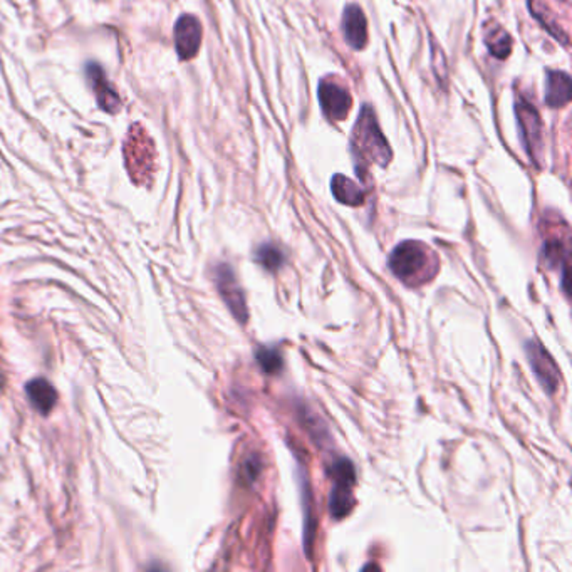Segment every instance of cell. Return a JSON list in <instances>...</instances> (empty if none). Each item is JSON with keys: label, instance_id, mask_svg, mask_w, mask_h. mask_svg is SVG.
I'll list each match as a JSON object with an SVG mask.
<instances>
[{"label": "cell", "instance_id": "cell-1", "mask_svg": "<svg viewBox=\"0 0 572 572\" xmlns=\"http://www.w3.org/2000/svg\"><path fill=\"white\" fill-rule=\"evenodd\" d=\"M351 151L356 159V170L359 168V173L363 172V167L368 163L387 167L393 158L391 148L370 106H363L359 113L358 123L355 125L351 136Z\"/></svg>", "mask_w": 572, "mask_h": 572}, {"label": "cell", "instance_id": "cell-2", "mask_svg": "<svg viewBox=\"0 0 572 572\" xmlns=\"http://www.w3.org/2000/svg\"><path fill=\"white\" fill-rule=\"evenodd\" d=\"M389 271L406 286H421L429 281L437 271L438 264L431 256L425 243L406 241L395 247L389 256Z\"/></svg>", "mask_w": 572, "mask_h": 572}, {"label": "cell", "instance_id": "cell-3", "mask_svg": "<svg viewBox=\"0 0 572 572\" xmlns=\"http://www.w3.org/2000/svg\"><path fill=\"white\" fill-rule=\"evenodd\" d=\"M125 151V161L129 175L135 182L143 184L148 176L155 170V143L150 138V135L144 131L142 125H133L128 131L127 142L123 146Z\"/></svg>", "mask_w": 572, "mask_h": 572}, {"label": "cell", "instance_id": "cell-4", "mask_svg": "<svg viewBox=\"0 0 572 572\" xmlns=\"http://www.w3.org/2000/svg\"><path fill=\"white\" fill-rule=\"evenodd\" d=\"M332 488L330 494V512L336 520L344 519L355 509L353 486H356V472L347 458H339L331 467Z\"/></svg>", "mask_w": 572, "mask_h": 572}, {"label": "cell", "instance_id": "cell-5", "mask_svg": "<svg viewBox=\"0 0 572 572\" xmlns=\"http://www.w3.org/2000/svg\"><path fill=\"white\" fill-rule=\"evenodd\" d=\"M317 94H319L321 110L328 119L343 121L347 118L351 108H353V98L341 83H338L336 79L326 78L321 81Z\"/></svg>", "mask_w": 572, "mask_h": 572}, {"label": "cell", "instance_id": "cell-6", "mask_svg": "<svg viewBox=\"0 0 572 572\" xmlns=\"http://www.w3.org/2000/svg\"><path fill=\"white\" fill-rule=\"evenodd\" d=\"M526 355L529 359L534 376L543 385V389L549 395H552L560 383V372L556 361L549 355V351L543 347V344L537 341H529L526 344Z\"/></svg>", "mask_w": 572, "mask_h": 572}, {"label": "cell", "instance_id": "cell-7", "mask_svg": "<svg viewBox=\"0 0 572 572\" xmlns=\"http://www.w3.org/2000/svg\"><path fill=\"white\" fill-rule=\"evenodd\" d=\"M201 36H203V30H201L200 20L195 15H182L176 20L173 37H175V49L182 61H190L199 54Z\"/></svg>", "mask_w": 572, "mask_h": 572}, {"label": "cell", "instance_id": "cell-8", "mask_svg": "<svg viewBox=\"0 0 572 572\" xmlns=\"http://www.w3.org/2000/svg\"><path fill=\"white\" fill-rule=\"evenodd\" d=\"M217 287L220 290L222 299L227 304L230 313L235 315V319H239L243 324L247 321V317H249L247 302H245L242 289H241L237 279H235V274L230 269L229 266H220L217 269Z\"/></svg>", "mask_w": 572, "mask_h": 572}, {"label": "cell", "instance_id": "cell-9", "mask_svg": "<svg viewBox=\"0 0 572 572\" xmlns=\"http://www.w3.org/2000/svg\"><path fill=\"white\" fill-rule=\"evenodd\" d=\"M515 115L520 125L524 144L532 158L537 157L543 143V125L535 108L527 101L519 100L515 102Z\"/></svg>", "mask_w": 572, "mask_h": 572}, {"label": "cell", "instance_id": "cell-10", "mask_svg": "<svg viewBox=\"0 0 572 572\" xmlns=\"http://www.w3.org/2000/svg\"><path fill=\"white\" fill-rule=\"evenodd\" d=\"M86 79L89 86L96 94V100H98L101 110L106 111V113L116 115L121 110L123 102H121L119 94L116 93L115 87L111 86L110 81L106 79V74L102 71L100 64L87 62Z\"/></svg>", "mask_w": 572, "mask_h": 572}, {"label": "cell", "instance_id": "cell-11", "mask_svg": "<svg viewBox=\"0 0 572 572\" xmlns=\"http://www.w3.org/2000/svg\"><path fill=\"white\" fill-rule=\"evenodd\" d=\"M343 32L346 43L353 49H363L368 44V22L359 5H347L343 15Z\"/></svg>", "mask_w": 572, "mask_h": 572}, {"label": "cell", "instance_id": "cell-12", "mask_svg": "<svg viewBox=\"0 0 572 572\" xmlns=\"http://www.w3.org/2000/svg\"><path fill=\"white\" fill-rule=\"evenodd\" d=\"M571 101V78L568 72L549 71L545 79V102L551 108H564Z\"/></svg>", "mask_w": 572, "mask_h": 572}, {"label": "cell", "instance_id": "cell-13", "mask_svg": "<svg viewBox=\"0 0 572 572\" xmlns=\"http://www.w3.org/2000/svg\"><path fill=\"white\" fill-rule=\"evenodd\" d=\"M26 391H28V396H29L32 406H34L37 412L44 413V415H47L49 412H53V408L56 406L58 393H56V389L53 388V385H51L47 380H43V378L32 380L30 383H28Z\"/></svg>", "mask_w": 572, "mask_h": 572}, {"label": "cell", "instance_id": "cell-14", "mask_svg": "<svg viewBox=\"0 0 572 572\" xmlns=\"http://www.w3.org/2000/svg\"><path fill=\"white\" fill-rule=\"evenodd\" d=\"M484 41H486V49L497 59H507L512 53V37L497 22L486 24Z\"/></svg>", "mask_w": 572, "mask_h": 572}, {"label": "cell", "instance_id": "cell-15", "mask_svg": "<svg viewBox=\"0 0 572 572\" xmlns=\"http://www.w3.org/2000/svg\"><path fill=\"white\" fill-rule=\"evenodd\" d=\"M331 190L334 199L344 205L359 207L364 203V192L359 188L358 184H355L351 178L344 175H334L331 182Z\"/></svg>", "mask_w": 572, "mask_h": 572}, {"label": "cell", "instance_id": "cell-16", "mask_svg": "<svg viewBox=\"0 0 572 572\" xmlns=\"http://www.w3.org/2000/svg\"><path fill=\"white\" fill-rule=\"evenodd\" d=\"M256 260L258 266H262L266 271H277L284 264V254L281 252L279 247L272 243H264L260 245L256 252Z\"/></svg>", "mask_w": 572, "mask_h": 572}, {"label": "cell", "instance_id": "cell-17", "mask_svg": "<svg viewBox=\"0 0 572 572\" xmlns=\"http://www.w3.org/2000/svg\"><path fill=\"white\" fill-rule=\"evenodd\" d=\"M258 366L267 374H274L282 370V356L274 347H260L256 355Z\"/></svg>", "mask_w": 572, "mask_h": 572}, {"label": "cell", "instance_id": "cell-18", "mask_svg": "<svg viewBox=\"0 0 572 572\" xmlns=\"http://www.w3.org/2000/svg\"><path fill=\"white\" fill-rule=\"evenodd\" d=\"M543 257L549 264H558L560 262V256L566 254L560 242H547L543 245Z\"/></svg>", "mask_w": 572, "mask_h": 572}]
</instances>
